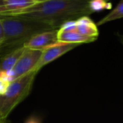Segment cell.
Returning a JSON list of instances; mask_svg holds the SVG:
<instances>
[{"label":"cell","mask_w":123,"mask_h":123,"mask_svg":"<svg viewBox=\"0 0 123 123\" xmlns=\"http://www.w3.org/2000/svg\"><path fill=\"white\" fill-rule=\"evenodd\" d=\"M89 2L90 0H49L38 2L12 17L39 21L59 29L67 22L91 15Z\"/></svg>","instance_id":"1"},{"label":"cell","mask_w":123,"mask_h":123,"mask_svg":"<svg viewBox=\"0 0 123 123\" xmlns=\"http://www.w3.org/2000/svg\"><path fill=\"white\" fill-rule=\"evenodd\" d=\"M3 40L0 44V56L23 47L34 36L58 28L39 21L18 17H0Z\"/></svg>","instance_id":"2"},{"label":"cell","mask_w":123,"mask_h":123,"mask_svg":"<svg viewBox=\"0 0 123 123\" xmlns=\"http://www.w3.org/2000/svg\"><path fill=\"white\" fill-rule=\"evenodd\" d=\"M31 71L10 83L7 92L0 96V119L5 121L12 111L30 93L36 75Z\"/></svg>","instance_id":"3"},{"label":"cell","mask_w":123,"mask_h":123,"mask_svg":"<svg viewBox=\"0 0 123 123\" xmlns=\"http://www.w3.org/2000/svg\"><path fill=\"white\" fill-rule=\"evenodd\" d=\"M43 51L25 48L12 69L15 80L33 70L42 55Z\"/></svg>","instance_id":"4"},{"label":"cell","mask_w":123,"mask_h":123,"mask_svg":"<svg viewBox=\"0 0 123 123\" xmlns=\"http://www.w3.org/2000/svg\"><path fill=\"white\" fill-rule=\"evenodd\" d=\"M80 44L78 43L58 42L56 44L45 49L44 50H43L42 55L33 71L38 73L45 65L56 60L59 57L64 55L65 54L75 49Z\"/></svg>","instance_id":"5"},{"label":"cell","mask_w":123,"mask_h":123,"mask_svg":"<svg viewBox=\"0 0 123 123\" xmlns=\"http://www.w3.org/2000/svg\"><path fill=\"white\" fill-rule=\"evenodd\" d=\"M57 31L58 29L38 33L32 37L23 46L31 49L43 51L59 42L57 38Z\"/></svg>","instance_id":"6"},{"label":"cell","mask_w":123,"mask_h":123,"mask_svg":"<svg viewBox=\"0 0 123 123\" xmlns=\"http://www.w3.org/2000/svg\"><path fill=\"white\" fill-rule=\"evenodd\" d=\"M57 38L59 42L69 43H91L97 39L94 37H88L80 35L75 30L71 31H64L60 28L57 31Z\"/></svg>","instance_id":"7"},{"label":"cell","mask_w":123,"mask_h":123,"mask_svg":"<svg viewBox=\"0 0 123 123\" xmlns=\"http://www.w3.org/2000/svg\"><path fill=\"white\" fill-rule=\"evenodd\" d=\"M75 31L84 36L97 38L98 36V26L88 16H83L75 20Z\"/></svg>","instance_id":"8"},{"label":"cell","mask_w":123,"mask_h":123,"mask_svg":"<svg viewBox=\"0 0 123 123\" xmlns=\"http://www.w3.org/2000/svg\"><path fill=\"white\" fill-rule=\"evenodd\" d=\"M36 2L35 0H5L7 12L3 17H12L15 15L33 6Z\"/></svg>","instance_id":"9"},{"label":"cell","mask_w":123,"mask_h":123,"mask_svg":"<svg viewBox=\"0 0 123 123\" xmlns=\"http://www.w3.org/2000/svg\"><path fill=\"white\" fill-rule=\"evenodd\" d=\"M24 49L25 47L23 46L2 56L0 59V72H6L12 70Z\"/></svg>","instance_id":"10"},{"label":"cell","mask_w":123,"mask_h":123,"mask_svg":"<svg viewBox=\"0 0 123 123\" xmlns=\"http://www.w3.org/2000/svg\"><path fill=\"white\" fill-rule=\"evenodd\" d=\"M121 18H123V0H121L115 8H114L104 18L100 20L96 23V25L100 26L106 23L114 21V20L121 19Z\"/></svg>","instance_id":"11"},{"label":"cell","mask_w":123,"mask_h":123,"mask_svg":"<svg viewBox=\"0 0 123 123\" xmlns=\"http://www.w3.org/2000/svg\"><path fill=\"white\" fill-rule=\"evenodd\" d=\"M111 3L106 2L105 0H90L89 2V8L93 13L104 10H111Z\"/></svg>","instance_id":"12"},{"label":"cell","mask_w":123,"mask_h":123,"mask_svg":"<svg viewBox=\"0 0 123 123\" xmlns=\"http://www.w3.org/2000/svg\"><path fill=\"white\" fill-rule=\"evenodd\" d=\"M10 83L0 78V96L4 95L7 92V90L10 86Z\"/></svg>","instance_id":"13"},{"label":"cell","mask_w":123,"mask_h":123,"mask_svg":"<svg viewBox=\"0 0 123 123\" xmlns=\"http://www.w3.org/2000/svg\"><path fill=\"white\" fill-rule=\"evenodd\" d=\"M7 12V10L5 5V0H0V17H3Z\"/></svg>","instance_id":"14"},{"label":"cell","mask_w":123,"mask_h":123,"mask_svg":"<svg viewBox=\"0 0 123 123\" xmlns=\"http://www.w3.org/2000/svg\"><path fill=\"white\" fill-rule=\"evenodd\" d=\"M25 123H41V121L36 118V117H32L31 118H29L26 122Z\"/></svg>","instance_id":"15"},{"label":"cell","mask_w":123,"mask_h":123,"mask_svg":"<svg viewBox=\"0 0 123 123\" xmlns=\"http://www.w3.org/2000/svg\"><path fill=\"white\" fill-rule=\"evenodd\" d=\"M3 40V28H2V25L0 20V42H2Z\"/></svg>","instance_id":"16"},{"label":"cell","mask_w":123,"mask_h":123,"mask_svg":"<svg viewBox=\"0 0 123 123\" xmlns=\"http://www.w3.org/2000/svg\"><path fill=\"white\" fill-rule=\"evenodd\" d=\"M118 38L120 41V42L122 43V44L123 45V35H121V34H118Z\"/></svg>","instance_id":"17"},{"label":"cell","mask_w":123,"mask_h":123,"mask_svg":"<svg viewBox=\"0 0 123 123\" xmlns=\"http://www.w3.org/2000/svg\"><path fill=\"white\" fill-rule=\"evenodd\" d=\"M36 2H46V1H49V0H35Z\"/></svg>","instance_id":"18"},{"label":"cell","mask_w":123,"mask_h":123,"mask_svg":"<svg viewBox=\"0 0 123 123\" xmlns=\"http://www.w3.org/2000/svg\"><path fill=\"white\" fill-rule=\"evenodd\" d=\"M5 121H3V120H2L1 119H0V123H5Z\"/></svg>","instance_id":"19"},{"label":"cell","mask_w":123,"mask_h":123,"mask_svg":"<svg viewBox=\"0 0 123 123\" xmlns=\"http://www.w3.org/2000/svg\"><path fill=\"white\" fill-rule=\"evenodd\" d=\"M106 2H109V1H111V0H105Z\"/></svg>","instance_id":"20"},{"label":"cell","mask_w":123,"mask_h":123,"mask_svg":"<svg viewBox=\"0 0 123 123\" xmlns=\"http://www.w3.org/2000/svg\"><path fill=\"white\" fill-rule=\"evenodd\" d=\"M0 44H1V42H0Z\"/></svg>","instance_id":"21"}]
</instances>
